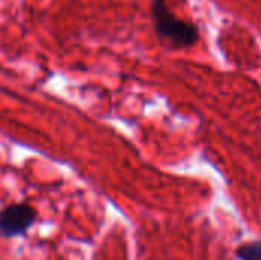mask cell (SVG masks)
Returning a JSON list of instances; mask_svg holds the SVG:
<instances>
[{"label": "cell", "mask_w": 261, "mask_h": 260, "mask_svg": "<svg viewBox=\"0 0 261 260\" xmlns=\"http://www.w3.org/2000/svg\"><path fill=\"white\" fill-rule=\"evenodd\" d=\"M37 210L26 204L17 202L0 210V236L6 239L24 236L37 221Z\"/></svg>", "instance_id": "7a4b0ae2"}, {"label": "cell", "mask_w": 261, "mask_h": 260, "mask_svg": "<svg viewBox=\"0 0 261 260\" xmlns=\"http://www.w3.org/2000/svg\"><path fill=\"white\" fill-rule=\"evenodd\" d=\"M236 257L239 260H261V241L242 244L236 250Z\"/></svg>", "instance_id": "3957f363"}, {"label": "cell", "mask_w": 261, "mask_h": 260, "mask_svg": "<svg viewBox=\"0 0 261 260\" xmlns=\"http://www.w3.org/2000/svg\"><path fill=\"white\" fill-rule=\"evenodd\" d=\"M151 21L159 41L170 49H187L194 46L200 35L193 21L179 18L167 0H151Z\"/></svg>", "instance_id": "6da1fadb"}]
</instances>
